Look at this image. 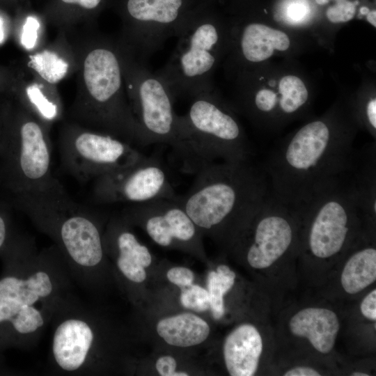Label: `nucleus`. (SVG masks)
<instances>
[{
  "instance_id": "79ce46f5",
  "label": "nucleus",
  "mask_w": 376,
  "mask_h": 376,
  "mask_svg": "<svg viewBox=\"0 0 376 376\" xmlns=\"http://www.w3.org/2000/svg\"><path fill=\"white\" fill-rule=\"evenodd\" d=\"M352 376H368L369 375L361 372H354L352 373Z\"/></svg>"
},
{
  "instance_id": "f3484780",
  "label": "nucleus",
  "mask_w": 376,
  "mask_h": 376,
  "mask_svg": "<svg viewBox=\"0 0 376 376\" xmlns=\"http://www.w3.org/2000/svg\"><path fill=\"white\" fill-rule=\"evenodd\" d=\"M104 245L113 249L116 253V265L125 278L134 283H141L146 279L145 268L152 263L151 254L125 222L111 224L104 237Z\"/></svg>"
},
{
  "instance_id": "473e14b6",
  "label": "nucleus",
  "mask_w": 376,
  "mask_h": 376,
  "mask_svg": "<svg viewBox=\"0 0 376 376\" xmlns=\"http://www.w3.org/2000/svg\"><path fill=\"white\" fill-rule=\"evenodd\" d=\"M166 276L172 283L184 288L192 284L194 279L193 272L183 267L170 269L166 273Z\"/></svg>"
},
{
  "instance_id": "e433bc0d",
  "label": "nucleus",
  "mask_w": 376,
  "mask_h": 376,
  "mask_svg": "<svg viewBox=\"0 0 376 376\" xmlns=\"http://www.w3.org/2000/svg\"><path fill=\"white\" fill-rule=\"evenodd\" d=\"M10 95H0V159L4 142Z\"/></svg>"
},
{
  "instance_id": "cd10ccee",
  "label": "nucleus",
  "mask_w": 376,
  "mask_h": 376,
  "mask_svg": "<svg viewBox=\"0 0 376 376\" xmlns=\"http://www.w3.org/2000/svg\"><path fill=\"white\" fill-rule=\"evenodd\" d=\"M42 17L27 12L23 6L17 19L16 29L19 30V42L26 50L33 49L39 38Z\"/></svg>"
},
{
  "instance_id": "412c9836",
  "label": "nucleus",
  "mask_w": 376,
  "mask_h": 376,
  "mask_svg": "<svg viewBox=\"0 0 376 376\" xmlns=\"http://www.w3.org/2000/svg\"><path fill=\"white\" fill-rule=\"evenodd\" d=\"M348 176L368 224L376 215V148L372 146L355 152Z\"/></svg>"
},
{
  "instance_id": "4c0bfd02",
  "label": "nucleus",
  "mask_w": 376,
  "mask_h": 376,
  "mask_svg": "<svg viewBox=\"0 0 376 376\" xmlns=\"http://www.w3.org/2000/svg\"><path fill=\"white\" fill-rule=\"evenodd\" d=\"M285 376H320L321 374L315 369L308 366H297L287 370Z\"/></svg>"
},
{
  "instance_id": "7c9ffc66",
  "label": "nucleus",
  "mask_w": 376,
  "mask_h": 376,
  "mask_svg": "<svg viewBox=\"0 0 376 376\" xmlns=\"http://www.w3.org/2000/svg\"><path fill=\"white\" fill-rule=\"evenodd\" d=\"M279 100L277 93L272 90L263 88L256 93L252 103L256 111L266 114L274 111L278 105L281 110Z\"/></svg>"
},
{
  "instance_id": "5701e85b",
  "label": "nucleus",
  "mask_w": 376,
  "mask_h": 376,
  "mask_svg": "<svg viewBox=\"0 0 376 376\" xmlns=\"http://www.w3.org/2000/svg\"><path fill=\"white\" fill-rule=\"evenodd\" d=\"M239 46L245 61L258 63L269 58L275 49H288L290 40L285 33L279 30L263 24L251 22L242 29Z\"/></svg>"
},
{
  "instance_id": "393cba45",
  "label": "nucleus",
  "mask_w": 376,
  "mask_h": 376,
  "mask_svg": "<svg viewBox=\"0 0 376 376\" xmlns=\"http://www.w3.org/2000/svg\"><path fill=\"white\" fill-rule=\"evenodd\" d=\"M376 280V249L366 244L347 260L340 276L343 290L350 295L363 290Z\"/></svg>"
},
{
  "instance_id": "39448f33",
  "label": "nucleus",
  "mask_w": 376,
  "mask_h": 376,
  "mask_svg": "<svg viewBox=\"0 0 376 376\" xmlns=\"http://www.w3.org/2000/svg\"><path fill=\"white\" fill-rule=\"evenodd\" d=\"M54 242L66 265L81 276L97 267L104 256L98 223L74 202L57 180L42 191L8 198Z\"/></svg>"
},
{
  "instance_id": "f8f14e48",
  "label": "nucleus",
  "mask_w": 376,
  "mask_h": 376,
  "mask_svg": "<svg viewBox=\"0 0 376 376\" xmlns=\"http://www.w3.org/2000/svg\"><path fill=\"white\" fill-rule=\"evenodd\" d=\"M58 145L62 166L81 182L95 180L144 156L127 141L71 120L61 125Z\"/></svg>"
},
{
  "instance_id": "7ed1b4c3",
  "label": "nucleus",
  "mask_w": 376,
  "mask_h": 376,
  "mask_svg": "<svg viewBox=\"0 0 376 376\" xmlns=\"http://www.w3.org/2000/svg\"><path fill=\"white\" fill-rule=\"evenodd\" d=\"M269 194L262 168L249 162H216L203 166L189 190L174 200L199 229L221 230L232 240Z\"/></svg>"
},
{
  "instance_id": "a211bd4d",
  "label": "nucleus",
  "mask_w": 376,
  "mask_h": 376,
  "mask_svg": "<svg viewBox=\"0 0 376 376\" xmlns=\"http://www.w3.org/2000/svg\"><path fill=\"white\" fill-rule=\"evenodd\" d=\"M263 339L258 329L242 324L234 329L224 343L226 369L232 376H252L257 371L263 352Z\"/></svg>"
},
{
  "instance_id": "1a4fd4ad",
  "label": "nucleus",
  "mask_w": 376,
  "mask_h": 376,
  "mask_svg": "<svg viewBox=\"0 0 376 376\" xmlns=\"http://www.w3.org/2000/svg\"><path fill=\"white\" fill-rule=\"evenodd\" d=\"M299 212V241L318 259L340 253L367 224L348 173Z\"/></svg>"
},
{
  "instance_id": "58836bf2",
  "label": "nucleus",
  "mask_w": 376,
  "mask_h": 376,
  "mask_svg": "<svg viewBox=\"0 0 376 376\" xmlns=\"http://www.w3.org/2000/svg\"><path fill=\"white\" fill-rule=\"evenodd\" d=\"M366 118L368 125L370 126L374 132L376 129V99L368 101L366 107Z\"/></svg>"
},
{
  "instance_id": "a878e982",
  "label": "nucleus",
  "mask_w": 376,
  "mask_h": 376,
  "mask_svg": "<svg viewBox=\"0 0 376 376\" xmlns=\"http://www.w3.org/2000/svg\"><path fill=\"white\" fill-rule=\"evenodd\" d=\"M235 274L227 265H220L207 276L210 308L213 318L220 319L224 314V296L233 286Z\"/></svg>"
},
{
  "instance_id": "0eeeda50",
  "label": "nucleus",
  "mask_w": 376,
  "mask_h": 376,
  "mask_svg": "<svg viewBox=\"0 0 376 376\" xmlns=\"http://www.w3.org/2000/svg\"><path fill=\"white\" fill-rule=\"evenodd\" d=\"M180 159L189 171L216 162H249L252 154L234 115L212 92L192 99L189 109L178 116Z\"/></svg>"
},
{
  "instance_id": "c85d7f7f",
  "label": "nucleus",
  "mask_w": 376,
  "mask_h": 376,
  "mask_svg": "<svg viewBox=\"0 0 376 376\" xmlns=\"http://www.w3.org/2000/svg\"><path fill=\"white\" fill-rule=\"evenodd\" d=\"M180 301L184 307L196 311L201 312L210 308L208 291L198 285L191 284L185 287L181 293Z\"/></svg>"
},
{
  "instance_id": "9b49d317",
  "label": "nucleus",
  "mask_w": 376,
  "mask_h": 376,
  "mask_svg": "<svg viewBox=\"0 0 376 376\" xmlns=\"http://www.w3.org/2000/svg\"><path fill=\"white\" fill-rule=\"evenodd\" d=\"M203 0H109L119 15L118 40L139 61L148 60L176 37L187 17Z\"/></svg>"
},
{
  "instance_id": "4be33fe9",
  "label": "nucleus",
  "mask_w": 376,
  "mask_h": 376,
  "mask_svg": "<svg viewBox=\"0 0 376 376\" xmlns=\"http://www.w3.org/2000/svg\"><path fill=\"white\" fill-rule=\"evenodd\" d=\"M108 5L109 0H48L41 15L61 31H68L81 23L93 24Z\"/></svg>"
},
{
  "instance_id": "f03ea898",
  "label": "nucleus",
  "mask_w": 376,
  "mask_h": 376,
  "mask_svg": "<svg viewBox=\"0 0 376 376\" xmlns=\"http://www.w3.org/2000/svg\"><path fill=\"white\" fill-rule=\"evenodd\" d=\"M352 138L323 120L302 126L274 148L261 167L270 194L300 210L347 173L356 152Z\"/></svg>"
},
{
  "instance_id": "bb28decb",
  "label": "nucleus",
  "mask_w": 376,
  "mask_h": 376,
  "mask_svg": "<svg viewBox=\"0 0 376 376\" xmlns=\"http://www.w3.org/2000/svg\"><path fill=\"white\" fill-rule=\"evenodd\" d=\"M279 106L284 114H292L300 109L308 100V91L304 82L297 77H283L279 86Z\"/></svg>"
},
{
  "instance_id": "72a5a7b5",
  "label": "nucleus",
  "mask_w": 376,
  "mask_h": 376,
  "mask_svg": "<svg viewBox=\"0 0 376 376\" xmlns=\"http://www.w3.org/2000/svg\"><path fill=\"white\" fill-rule=\"evenodd\" d=\"M176 361L171 356H163L159 358L155 368L162 376H187L185 372H175Z\"/></svg>"
},
{
  "instance_id": "6ab92c4d",
  "label": "nucleus",
  "mask_w": 376,
  "mask_h": 376,
  "mask_svg": "<svg viewBox=\"0 0 376 376\" xmlns=\"http://www.w3.org/2000/svg\"><path fill=\"white\" fill-rule=\"evenodd\" d=\"M289 329L293 336L308 339L322 354H328L334 347L340 329L335 312L320 307L305 308L290 320Z\"/></svg>"
},
{
  "instance_id": "20e7f679",
  "label": "nucleus",
  "mask_w": 376,
  "mask_h": 376,
  "mask_svg": "<svg viewBox=\"0 0 376 376\" xmlns=\"http://www.w3.org/2000/svg\"><path fill=\"white\" fill-rule=\"evenodd\" d=\"M19 269L0 279V328L19 340L36 337L65 299V263L56 248L36 253L28 242L11 247Z\"/></svg>"
},
{
  "instance_id": "f257e3e1",
  "label": "nucleus",
  "mask_w": 376,
  "mask_h": 376,
  "mask_svg": "<svg viewBox=\"0 0 376 376\" xmlns=\"http://www.w3.org/2000/svg\"><path fill=\"white\" fill-rule=\"evenodd\" d=\"M65 33L74 52L77 73L70 120L133 146H148L128 102L117 39L91 27L81 34Z\"/></svg>"
},
{
  "instance_id": "4468645a",
  "label": "nucleus",
  "mask_w": 376,
  "mask_h": 376,
  "mask_svg": "<svg viewBox=\"0 0 376 376\" xmlns=\"http://www.w3.org/2000/svg\"><path fill=\"white\" fill-rule=\"evenodd\" d=\"M167 171L155 157L137 162L95 180L93 196L100 203L138 204L157 199H174Z\"/></svg>"
},
{
  "instance_id": "c756f323",
  "label": "nucleus",
  "mask_w": 376,
  "mask_h": 376,
  "mask_svg": "<svg viewBox=\"0 0 376 376\" xmlns=\"http://www.w3.org/2000/svg\"><path fill=\"white\" fill-rule=\"evenodd\" d=\"M355 13V3L350 0H340L327 8L326 15L330 22L340 23L351 20Z\"/></svg>"
},
{
  "instance_id": "a19ab883",
  "label": "nucleus",
  "mask_w": 376,
  "mask_h": 376,
  "mask_svg": "<svg viewBox=\"0 0 376 376\" xmlns=\"http://www.w3.org/2000/svg\"><path fill=\"white\" fill-rule=\"evenodd\" d=\"M315 2L319 4V5H321V6H323V5H326L327 3H329V2L331 0H315ZM336 2V1H340V0H335Z\"/></svg>"
},
{
  "instance_id": "6e6552de",
  "label": "nucleus",
  "mask_w": 376,
  "mask_h": 376,
  "mask_svg": "<svg viewBox=\"0 0 376 376\" xmlns=\"http://www.w3.org/2000/svg\"><path fill=\"white\" fill-rule=\"evenodd\" d=\"M203 0L187 17L176 46L156 73L169 87L175 100L192 99L212 89L211 77L218 62L223 30L212 7Z\"/></svg>"
},
{
  "instance_id": "2f4dec72",
  "label": "nucleus",
  "mask_w": 376,
  "mask_h": 376,
  "mask_svg": "<svg viewBox=\"0 0 376 376\" xmlns=\"http://www.w3.org/2000/svg\"><path fill=\"white\" fill-rule=\"evenodd\" d=\"M309 13V6L304 0L291 1L287 4L285 10L287 18L294 23L305 19Z\"/></svg>"
},
{
  "instance_id": "aec40b11",
  "label": "nucleus",
  "mask_w": 376,
  "mask_h": 376,
  "mask_svg": "<svg viewBox=\"0 0 376 376\" xmlns=\"http://www.w3.org/2000/svg\"><path fill=\"white\" fill-rule=\"evenodd\" d=\"M26 67L46 82L55 85L75 72L73 50L64 31L52 45L30 54Z\"/></svg>"
},
{
  "instance_id": "f704fd0d",
  "label": "nucleus",
  "mask_w": 376,
  "mask_h": 376,
  "mask_svg": "<svg viewBox=\"0 0 376 376\" xmlns=\"http://www.w3.org/2000/svg\"><path fill=\"white\" fill-rule=\"evenodd\" d=\"M15 82L13 66L0 65V95H10Z\"/></svg>"
},
{
  "instance_id": "dca6fc26",
  "label": "nucleus",
  "mask_w": 376,
  "mask_h": 376,
  "mask_svg": "<svg viewBox=\"0 0 376 376\" xmlns=\"http://www.w3.org/2000/svg\"><path fill=\"white\" fill-rule=\"evenodd\" d=\"M13 67L15 82L10 95L51 129L63 116V104L55 85L46 82L27 67Z\"/></svg>"
},
{
  "instance_id": "423d86ee",
  "label": "nucleus",
  "mask_w": 376,
  "mask_h": 376,
  "mask_svg": "<svg viewBox=\"0 0 376 376\" xmlns=\"http://www.w3.org/2000/svg\"><path fill=\"white\" fill-rule=\"evenodd\" d=\"M50 128L11 95L0 159V188L6 197L42 191L52 173Z\"/></svg>"
},
{
  "instance_id": "2eb2a0df",
  "label": "nucleus",
  "mask_w": 376,
  "mask_h": 376,
  "mask_svg": "<svg viewBox=\"0 0 376 376\" xmlns=\"http://www.w3.org/2000/svg\"><path fill=\"white\" fill-rule=\"evenodd\" d=\"M124 217L141 224L149 237L157 244L169 246L175 242H194L196 224L183 207L174 199H157L138 204H129Z\"/></svg>"
},
{
  "instance_id": "ea45409f",
  "label": "nucleus",
  "mask_w": 376,
  "mask_h": 376,
  "mask_svg": "<svg viewBox=\"0 0 376 376\" xmlns=\"http://www.w3.org/2000/svg\"><path fill=\"white\" fill-rule=\"evenodd\" d=\"M367 20L373 25L374 27L376 26V10H369L367 13Z\"/></svg>"
},
{
  "instance_id": "9d476101",
  "label": "nucleus",
  "mask_w": 376,
  "mask_h": 376,
  "mask_svg": "<svg viewBox=\"0 0 376 376\" xmlns=\"http://www.w3.org/2000/svg\"><path fill=\"white\" fill-rule=\"evenodd\" d=\"M117 39V38H116ZM127 97L148 144L170 146L180 157L181 146L175 101L164 79L150 70L117 39Z\"/></svg>"
},
{
  "instance_id": "b1692460",
  "label": "nucleus",
  "mask_w": 376,
  "mask_h": 376,
  "mask_svg": "<svg viewBox=\"0 0 376 376\" xmlns=\"http://www.w3.org/2000/svg\"><path fill=\"white\" fill-rule=\"evenodd\" d=\"M208 324L190 313L166 318L157 324V332L168 344L190 347L205 341L210 334Z\"/></svg>"
},
{
  "instance_id": "37998d69",
  "label": "nucleus",
  "mask_w": 376,
  "mask_h": 376,
  "mask_svg": "<svg viewBox=\"0 0 376 376\" xmlns=\"http://www.w3.org/2000/svg\"><path fill=\"white\" fill-rule=\"evenodd\" d=\"M360 11H361V13L362 14L365 15V14H367L368 13L369 10L367 8L363 7V8H361Z\"/></svg>"
},
{
  "instance_id": "c9c22d12",
  "label": "nucleus",
  "mask_w": 376,
  "mask_h": 376,
  "mask_svg": "<svg viewBox=\"0 0 376 376\" xmlns=\"http://www.w3.org/2000/svg\"><path fill=\"white\" fill-rule=\"evenodd\" d=\"M360 311L363 317L375 322L376 320V290H371L362 300Z\"/></svg>"
},
{
  "instance_id": "c03bdc74",
  "label": "nucleus",
  "mask_w": 376,
  "mask_h": 376,
  "mask_svg": "<svg viewBox=\"0 0 376 376\" xmlns=\"http://www.w3.org/2000/svg\"><path fill=\"white\" fill-rule=\"evenodd\" d=\"M10 1L17 3L21 4V5H22V3L25 2V0H10Z\"/></svg>"
},
{
  "instance_id": "ddd939ff",
  "label": "nucleus",
  "mask_w": 376,
  "mask_h": 376,
  "mask_svg": "<svg viewBox=\"0 0 376 376\" xmlns=\"http://www.w3.org/2000/svg\"><path fill=\"white\" fill-rule=\"evenodd\" d=\"M300 214L269 194L233 240L244 249L249 265L266 269L299 243Z\"/></svg>"
}]
</instances>
